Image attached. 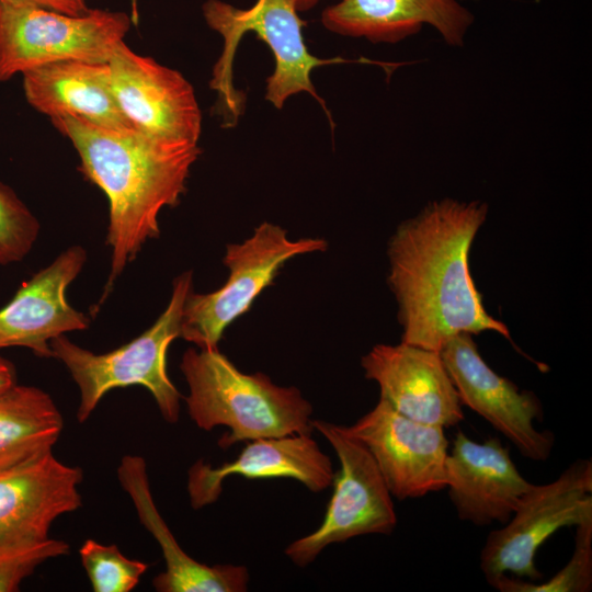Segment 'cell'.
<instances>
[{"label": "cell", "instance_id": "obj_1", "mask_svg": "<svg viewBox=\"0 0 592 592\" xmlns=\"http://www.w3.org/2000/svg\"><path fill=\"white\" fill-rule=\"evenodd\" d=\"M487 213L480 201H432L390 238L388 283L401 342L440 352L458 333L483 331L512 342L508 327L486 310L469 272V250Z\"/></svg>", "mask_w": 592, "mask_h": 592}, {"label": "cell", "instance_id": "obj_2", "mask_svg": "<svg viewBox=\"0 0 592 592\" xmlns=\"http://www.w3.org/2000/svg\"><path fill=\"white\" fill-rule=\"evenodd\" d=\"M52 122L77 150L82 173L109 201L111 271L105 298L143 244L159 236V213L179 203L201 148L197 143L107 128L72 116Z\"/></svg>", "mask_w": 592, "mask_h": 592}, {"label": "cell", "instance_id": "obj_3", "mask_svg": "<svg viewBox=\"0 0 592 592\" xmlns=\"http://www.w3.org/2000/svg\"><path fill=\"white\" fill-rule=\"evenodd\" d=\"M180 369L187 383V413L204 431L226 426L218 445L311 434L312 406L294 386H278L263 373L246 374L218 349H187Z\"/></svg>", "mask_w": 592, "mask_h": 592}, {"label": "cell", "instance_id": "obj_4", "mask_svg": "<svg viewBox=\"0 0 592 592\" xmlns=\"http://www.w3.org/2000/svg\"><path fill=\"white\" fill-rule=\"evenodd\" d=\"M202 11L206 24L224 41L210 88L218 94V113L226 126L236 125L244 109V95L234 86L232 65L239 42L248 32L262 39L275 59V69L266 79V101L281 110L289 96L306 92L320 103L331 121L310 75L321 66L356 60L340 57L321 59L311 55L303 35L306 22L299 16L295 0H257L248 9H239L221 0H207Z\"/></svg>", "mask_w": 592, "mask_h": 592}, {"label": "cell", "instance_id": "obj_5", "mask_svg": "<svg viewBox=\"0 0 592 592\" xmlns=\"http://www.w3.org/2000/svg\"><path fill=\"white\" fill-rule=\"evenodd\" d=\"M191 292L192 272L186 271L173 281L170 301L155 323L107 353L95 354L65 334L50 341L53 357L64 363L80 390V423L88 420L106 392L137 385L149 390L164 421L178 422L182 396L168 376L167 352L181 334L184 303Z\"/></svg>", "mask_w": 592, "mask_h": 592}, {"label": "cell", "instance_id": "obj_6", "mask_svg": "<svg viewBox=\"0 0 592 592\" xmlns=\"http://www.w3.org/2000/svg\"><path fill=\"white\" fill-rule=\"evenodd\" d=\"M130 23L122 11L90 9L70 15L0 0V82L58 61L109 62Z\"/></svg>", "mask_w": 592, "mask_h": 592}, {"label": "cell", "instance_id": "obj_7", "mask_svg": "<svg viewBox=\"0 0 592 592\" xmlns=\"http://www.w3.org/2000/svg\"><path fill=\"white\" fill-rule=\"evenodd\" d=\"M312 428L332 446L340 470L326 515L312 533L292 542L285 555L306 567L329 545L368 534L389 535L397 525L392 496L368 449L343 425L314 419Z\"/></svg>", "mask_w": 592, "mask_h": 592}, {"label": "cell", "instance_id": "obj_8", "mask_svg": "<svg viewBox=\"0 0 592 592\" xmlns=\"http://www.w3.org/2000/svg\"><path fill=\"white\" fill-rule=\"evenodd\" d=\"M327 246L321 238L291 240L281 226L262 223L243 242L226 247L223 261L229 277L225 285L208 294L192 291L187 295L180 338L197 349H218L226 328L248 311L287 260L325 251Z\"/></svg>", "mask_w": 592, "mask_h": 592}, {"label": "cell", "instance_id": "obj_9", "mask_svg": "<svg viewBox=\"0 0 592 592\" xmlns=\"http://www.w3.org/2000/svg\"><path fill=\"white\" fill-rule=\"evenodd\" d=\"M592 517V462L578 459L557 479L532 485L510 520L489 533L480 553V569L491 584L512 574L539 581L538 548L558 530Z\"/></svg>", "mask_w": 592, "mask_h": 592}, {"label": "cell", "instance_id": "obj_10", "mask_svg": "<svg viewBox=\"0 0 592 592\" xmlns=\"http://www.w3.org/2000/svg\"><path fill=\"white\" fill-rule=\"evenodd\" d=\"M343 429L365 445L398 500L446 488L445 428L412 420L379 398L371 411Z\"/></svg>", "mask_w": 592, "mask_h": 592}, {"label": "cell", "instance_id": "obj_11", "mask_svg": "<svg viewBox=\"0 0 592 592\" xmlns=\"http://www.w3.org/2000/svg\"><path fill=\"white\" fill-rule=\"evenodd\" d=\"M446 371L467 406L510 440L520 453L532 460H546L554 447V435L538 431L535 420L543 410L537 397L521 391L497 374L481 357L470 333L462 332L440 350Z\"/></svg>", "mask_w": 592, "mask_h": 592}, {"label": "cell", "instance_id": "obj_12", "mask_svg": "<svg viewBox=\"0 0 592 592\" xmlns=\"http://www.w3.org/2000/svg\"><path fill=\"white\" fill-rule=\"evenodd\" d=\"M107 64L117 104L135 130L198 143L202 114L193 87L182 73L134 53L124 42Z\"/></svg>", "mask_w": 592, "mask_h": 592}, {"label": "cell", "instance_id": "obj_13", "mask_svg": "<svg viewBox=\"0 0 592 592\" xmlns=\"http://www.w3.org/2000/svg\"><path fill=\"white\" fill-rule=\"evenodd\" d=\"M80 467L48 451L0 468V546H29L49 539L53 522L81 506Z\"/></svg>", "mask_w": 592, "mask_h": 592}, {"label": "cell", "instance_id": "obj_14", "mask_svg": "<svg viewBox=\"0 0 592 592\" xmlns=\"http://www.w3.org/2000/svg\"><path fill=\"white\" fill-rule=\"evenodd\" d=\"M365 377L378 384L380 399L399 413L443 428L464 419L458 392L440 352L405 342L377 344L361 360Z\"/></svg>", "mask_w": 592, "mask_h": 592}, {"label": "cell", "instance_id": "obj_15", "mask_svg": "<svg viewBox=\"0 0 592 592\" xmlns=\"http://www.w3.org/2000/svg\"><path fill=\"white\" fill-rule=\"evenodd\" d=\"M86 261V250L71 246L22 283L0 309V349L23 346L38 357H53V339L89 327L90 319L67 300V289Z\"/></svg>", "mask_w": 592, "mask_h": 592}, {"label": "cell", "instance_id": "obj_16", "mask_svg": "<svg viewBox=\"0 0 592 592\" xmlns=\"http://www.w3.org/2000/svg\"><path fill=\"white\" fill-rule=\"evenodd\" d=\"M498 437L483 443L458 431L446 458V488L460 520L477 526L505 524L532 487Z\"/></svg>", "mask_w": 592, "mask_h": 592}, {"label": "cell", "instance_id": "obj_17", "mask_svg": "<svg viewBox=\"0 0 592 592\" xmlns=\"http://www.w3.org/2000/svg\"><path fill=\"white\" fill-rule=\"evenodd\" d=\"M334 470L311 434H293L249 442L237 458L217 467L197 460L189 469L187 493L193 509L216 502L229 476L248 479L292 478L311 492L332 485Z\"/></svg>", "mask_w": 592, "mask_h": 592}, {"label": "cell", "instance_id": "obj_18", "mask_svg": "<svg viewBox=\"0 0 592 592\" xmlns=\"http://www.w3.org/2000/svg\"><path fill=\"white\" fill-rule=\"evenodd\" d=\"M328 31L371 43L395 44L432 26L452 47H462L475 16L458 0H341L320 18Z\"/></svg>", "mask_w": 592, "mask_h": 592}, {"label": "cell", "instance_id": "obj_19", "mask_svg": "<svg viewBox=\"0 0 592 592\" xmlns=\"http://www.w3.org/2000/svg\"><path fill=\"white\" fill-rule=\"evenodd\" d=\"M117 478L129 496L138 519L161 548L166 569L152 580L159 592H243L249 572L244 566L202 563L178 544L160 515L149 487L147 465L141 456L126 455L117 467Z\"/></svg>", "mask_w": 592, "mask_h": 592}, {"label": "cell", "instance_id": "obj_20", "mask_svg": "<svg viewBox=\"0 0 592 592\" xmlns=\"http://www.w3.org/2000/svg\"><path fill=\"white\" fill-rule=\"evenodd\" d=\"M22 77L27 103L50 119L72 116L107 128H133L117 104L107 62L65 60Z\"/></svg>", "mask_w": 592, "mask_h": 592}, {"label": "cell", "instance_id": "obj_21", "mask_svg": "<svg viewBox=\"0 0 592 592\" xmlns=\"http://www.w3.org/2000/svg\"><path fill=\"white\" fill-rule=\"evenodd\" d=\"M64 419L52 397L27 385L0 391V468L52 451Z\"/></svg>", "mask_w": 592, "mask_h": 592}, {"label": "cell", "instance_id": "obj_22", "mask_svg": "<svg viewBox=\"0 0 592 592\" xmlns=\"http://www.w3.org/2000/svg\"><path fill=\"white\" fill-rule=\"evenodd\" d=\"M576 545L568 563L549 580L501 576L490 585L501 592H588L592 588V517L576 526Z\"/></svg>", "mask_w": 592, "mask_h": 592}, {"label": "cell", "instance_id": "obj_23", "mask_svg": "<svg viewBox=\"0 0 592 592\" xmlns=\"http://www.w3.org/2000/svg\"><path fill=\"white\" fill-rule=\"evenodd\" d=\"M81 563L94 592H129L149 565L129 559L119 548L87 539L79 549Z\"/></svg>", "mask_w": 592, "mask_h": 592}, {"label": "cell", "instance_id": "obj_24", "mask_svg": "<svg viewBox=\"0 0 592 592\" xmlns=\"http://www.w3.org/2000/svg\"><path fill=\"white\" fill-rule=\"evenodd\" d=\"M39 229L29 207L0 182V265L22 261L32 250Z\"/></svg>", "mask_w": 592, "mask_h": 592}, {"label": "cell", "instance_id": "obj_25", "mask_svg": "<svg viewBox=\"0 0 592 592\" xmlns=\"http://www.w3.org/2000/svg\"><path fill=\"white\" fill-rule=\"evenodd\" d=\"M68 553L69 545L54 538L29 546H0V592L19 591L39 565Z\"/></svg>", "mask_w": 592, "mask_h": 592}, {"label": "cell", "instance_id": "obj_26", "mask_svg": "<svg viewBox=\"0 0 592 592\" xmlns=\"http://www.w3.org/2000/svg\"><path fill=\"white\" fill-rule=\"evenodd\" d=\"M23 2L41 8L49 9L53 11L70 14V15H80L87 13L90 8L88 5V0H7Z\"/></svg>", "mask_w": 592, "mask_h": 592}, {"label": "cell", "instance_id": "obj_27", "mask_svg": "<svg viewBox=\"0 0 592 592\" xmlns=\"http://www.w3.org/2000/svg\"><path fill=\"white\" fill-rule=\"evenodd\" d=\"M16 384V372L14 365L0 355V391Z\"/></svg>", "mask_w": 592, "mask_h": 592}, {"label": "cell", "instance_id": "obj_28", "mask_svg": "<svg viewBox=\"0 0 592 592\" xmlns=\"http://www.w3.org/2000/svg\"><path fill=\"white\" fill-rule=\"evenodd\" d=\"M322 0H295L296 8L299 12L308 11L316 7Z\"/></svg>", "mask_w": 592, "mask_h": 592}]
</instances>
